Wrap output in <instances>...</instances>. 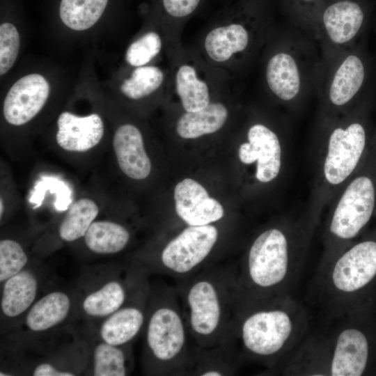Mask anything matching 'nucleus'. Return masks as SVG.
Instances as JSON below:
<instances>
[{"label":"nucleus","instance_id":"nucleus-26","mask_svg":"<svg viewBox=\"0 0 376 376\" xmlns=\"http://www.w3.org/2000/svg\"><path fill=\"white\" fill-rule=\"evenodd\" d=\"M365 68L356 55L348 56L336 72L329 89V99L336 106L350 102L361 88Z\"/></svg>","mask_w":376,"mask_h":376},{"label":"nucleus","instance_id":"nucleus-20","mask_svg":"<svg viewBox=\"0 0 376 376\" xmlns=\"http://www.w3.org/2000/svg\"><path fill=\"white\" fill-rule=\"evenodd\" d=\"M242 361L235 341L229 336L216 345H196L191 349L187 375H235Z\"/></svg>","mask_w":376,"mask_h":376},{"label":"nucleus","instance_id":"nucleus-3","mask_svg":"<svg viewBox=\"0 0 376 376\" xmlns=\"http://www.w3.org/2000/svg\"><path fill=\"white\" fill-rule=\"evenodd\" d=\"M178 281L175 289L196 345H216L229 336L237 301L235 266L212 265Z\"/></svg>","mask_w":376,"mask_h":376},{"label":"nucleus","instance_id":"nucleus-15","mask_svg":"<svg viewBox=\"0 0 376 376\" xmlns=\"http://www.w3.org/2000/svg\"><path fill=\"white\" fill-rule=\"evenodd\" d=\"M248 141L239 148L240 161L256 165V178L261 182L275 179L281 167V147L277 135L262 124L252 125L247 134Z\"/></svg>","mask_w":376,"mask_h":376},{"label":"nucleus","instance_id":"nucleus-23","mask_svg":"<svg viewBox=\"0 0 376 376\" xmlns=\"http://www.w3.org/2000/svg\"><path fill=\"white\" fill-rule=\"evenodd\" d=\"M266 79L270 90L280 99L295 98L300 89V76L294 58L287 53H278L269 60Z\"/></svg>","mask_w":376,"mask_h":376},{"label":"nucleus","instance_id":"nucleus-10","mask_svg":"<svg viewBox=\"0 0 376 376\" xmlns=\"http://www.w3.org/2000/svg\"><path fill=\"white\" fill-rule=\"evenodd\" d=\"M75 315L74 295L63 290H52L36 300L13 327L12 341L17 345L53 334Z\"/></svg>","mask_w":376,"mask_h":376},{"label":"nucleus","instance_id":"nucleus-22","mask_svg":"<svg viewBox=\"0 0 376 376\" xmlns=\"http://www.w3.org/2000/svg\"><path fill=\"white\" fill-rule=\"evenodd\" d=\"M132 234L119 221L110 219H97L82 238L86 249L98 256H111L120 253L130 244Z\"/></svg>","mask_w":376,"mask_h":376},{"label":"nucleus","instance_id":"nucleus-16","mask_svg":"<svg viewBox=\"0 0 376 376\" xmlns=\"http://www.w3.org/2000/svg\"><path fill=\"white\" fill-rule=\"evenodd\" d=\"M174 199L176 213L187 226L212 224L221 219L224 214L222 205L191 178L178 183Z\"/></svg>","mask_w":376,"mask_h":376},{"label":"nucleus","instance_id":"nucleus-30","mask_svg":"<svg viewBox=\"0 0 376 376\" xmlns=\"http://www.w3.org/2000/svg\"><path fill=\"white\" fill-rule=\"evenodd\" d=\"M29 265V256L23 245L15 239L0 240V282L19 273Z\"/></svg>","mask_w":376,"mask_h":376},{"label":"nucleus","instance_id":"nucleus-17","mask_svg":"<svg viewBox=\"0 0 376 376\" xmlns=\"http://www.w3.org/2000/svg\"><path fill=\"white\" fill-rule=\"evenodd\" d=\"M87 331L89 336L83 338L86 349L84 373L93 376L130 375L134 368L132 344L111 345L99 338L88 329Z\"/></svg>","mask_w":376,"mask_h":376},{"label":"nucleus","instance_id":"nucleus-33","mask_svg":"<svg viewBox=\"0 0 376 376\" xmlns=\"http://www.w3.org/2000/svg\"><path fill=\"white\" fill-rule=\"evenodd\" d=\"M201 0H162L165 11L177 18L185 17L193 13Z\"/></svg>","mask_w":376,"mask_h":376},{"label":"nucleus","instance_id":"nucleus-5","mask_svg":"<svg viewBox=\"0 0 376 376\" xmlns=\"http://www.w3.org/2000/svg\"><path fill=\"white\" fill-rule=\"evenodd\" d=\"M375 279L376 240H363L321 260L310 296L330 321L357 310L359 297Z\"/></svg>","mask_w":376,"mask_h":376},{"label":"nucleus","instance_id":"nucleus-13","mask_svg":"<svg viewBox=\"0 0 376 376\" xmlns=\"http://www.w3.org/2000/svg\"><path fill=\"white\" fill-rule=\"evenodd\" d=\"M56 144L70 155H85L97 148L105 132L103 118L97 113L79 116L70 111H62L56 120Z\"/></svg>","mask_w":376,"mask_h":376},{"label":"nucleus","instance_id":"nucleus-24","mask_svg":"<svg viewBox=\"0 0 376 376\" xmlns=\"http://www.w3.org/2000/svg\"><path fill=\"white\" fill-rule=\"evenodd\" d=\"M249 41L246 29L240 24L233 23L216 27L210 31L205 37L204 45L212 60L222 63L234 54L244 50Z\"/></svg>","mask_w":376,"mask_h":376},{"label":"nucleus","instance_id":"nucleus-31","mask_svg":"<svg viewBox=\"0 0 376 376\" xmlns=\"http://www.w3.org/2000/svg\"><path fill=\"white\" fill-rule=\"evenodd\" d=\"M161 48L160 36L154 31L147 32L130 44L125 58L131 66H143L159 53Z\"/></svg>","mask_w":376,"mask_h":376},{"label":"nucleus","instance_id":"nucleus-8","mask_svg":"<svg viewBox=\"0 0 376 376\" xmlns=\"http://www.w3.org/2000/svg\"><path fill=\"white\" fill-rule=\"evenodd\" d=\"M375 205V188L367 175L354 178L340 196L328 222L327 249L322 260L327 259L347 246L369 222Z\"/></svg>","mask_w":376,"mask_h":376},{"label":"nucleus","instance_id":"nucleus-11","mask_svg":"<svg viewBox=\"0 0 376 376\" xmlns=\"http://www.w3.org/2000/svg\"><path fill=\"white\" fill-rule=\"evenodd\" d=\"M366 139L363 125L357 122L331 132L323 162V175L327 183L340 185L353 173L364 152Z\"/></svg>","mask_w":376,"mask_h":376},{"label":"nucleus","instance_id":"nucleus-12","mask_svg":"<svg viewBox=\"0 0 376 376\" xmlns=\"http://www.w3.org/2000/svg\"><path fill=\"white\" fill-rule=\"evenodd\" d=\"M50 94L48 80L38 73L22 77L10 88L3 102V117L10 126L22 127L33 120Z\"/></svg>","mask_w":376,"mask_h":376},{"label":"nucleus","instance_id":"nucleus-14","mask_svg":"<svg viewBox=\"0 0 376 376\" xmlns=\"http://www.w3.org/2000/svg\"><path fill=\"white\" fill-rule=\"evenodd\" d=\"M100 212V205L93 198L77 199L56 226L38 240L33 252L38 256H47L65 244L82 240Z\"/></svg>","mask_w":376,"mask_h":376},{"label":"nucleus","instance_id":"nucleus-27","mask_svg":"<svg viewBox=\"0 0 376 376\" xmlns=\"http://www.w3.org/2000/svg\"><path fill=\"white\" fill-rule=\"evenodd\" d=\"M107 3L108 0H61L59 16L70 29L85 31L100 19Z\"/></svg>","mask_w":376,"mask_h":376},{"label":"nucleus","instance_id":"nucleus-19","mask_svg":"<svg viewBox=\"0 0 376 376\" xmlns=\"http://www.w3.org/2000/svg\"><path fill=\"white\" fill-rule=\"evenodd\" d=\"M112 148L118 166L124 175L135 180L149 176L151 162L137 127L130 123L119 125L113 135Z\"/></svg>","mask_w":376,"mask_h":376},{"label":"nucleus","instance_id":"nucleus-18","mask_svg":"<svg viewBox=\"0 0 376 376\" xmlns=\"http://www.w3.org/2000/svg\"><path fill=\"white\" fill-rule=\"evenodd\" d=\"M1 284V320L13 327L36 300L40 285L38 272L29 265Z\"/></svg>","mask_w":376,"mask_h":376},{"label":"nucleus","instance_id":"nucleus-7","mask_svg":"<svg viewBox=\"0 0 376 376\" xmlns=\"http://www.w3.org/2000/svg\"><path fill=\"white\" fill-rule=\"evenodd\" d=\"M139 271L132 263L99 266L84 273L74 295L77 318L93 324L114 313L127 301Z\"/></svg>","mask_w":376,"mask_h":376},{"label":"nucleus","instance_id":"nucleus-9","mask_svg":"<svg viewBox=\"0 0 376 376\" xmlns=\"http://www.w3.org/2000/svg\"><path fill=\"white\" fill-rule=\"evenodd\" d=\"M149 274L143 269L125 304L102 320L87 324L88 329L101 340L114 345H127L142 334L147 316L151 284Z\"/></svg>","mask_w":376,"mask_h":376},{"label":"nucleus","instance_id":"nucleus-34","mask_svg":"<svg viewBox=\"0 0 376 376\" xmlns=\"http://www.w3.org/2000/svg\"><path fill=\"white\" fill-rule=\"evenodd\" d=\"M303 1H313V0H303Z\"/></svg>","mask_w":376,"mask_h":376},{"label":"nucleus","instance_id":"nucleus-32","mask_svg":"<svg viewBox=\"0 0 376 376\" xmlns=\"http://www.w3.org/2000/svg\"><path fill=\"white\" fill-rule=\"evenodd\" d=\"M19 33L10 22L0 25V75H6L13 66L19 54Z\"/></svg>","mask_w":376,"mask_h":376},{"label":"nucleus","instance_id":"nucleus-25","mask_svg":"<svg viewBox=\"0 0 376 376\" xmlns=\"http://www.w3.org/2000/svg\"><path fill=\"white\" fill-rule=\"evenodd\" d=\"M228 117L226 107L221 103H209L204 108L186 112L178 120L176 131L183 139H196L219 130Z\"/></svg>","mask_w":376,"mask_h":376},{"label":"nucleus","instance_id":"nucleus-4","mask_svg":"<svg viewBox=\"0 0 376 376\" xmlns=\"http://www.w3.org/2000/svg\"><path fill=\"white\" fill-rule=\"evenodd\" d=\"M143 370L149 375H187L190 336L175 287L151 285L143 331Z\"/></svg>","mask_w":376,"mask_h":376},{"label":"nucleus","instance_id":"nucleus-28","mask_svg":"<svg viewBox=\"0 0 376 376\" xmlns=\"http://www.w3.org/2000/svg\"><path fill=\"white\" fill-rule=\"evenodd\" d=\"M175 87L183 108L187 112L200 110L210 103L207 85L198 78L195 69L181 65L175 75Z\"/></svg>","mask_w":376,"mask_h":376},{"label":"nucleus","instance_id":"nucleus-29","mask_svg":"<svg viewBox=\"0 0 376 376\" xmlns=\"http://www.w3.org/2000/svg\"><path fill=\"white\" fill-rule=\"evenodd\" d=\"M164 80V73L157 66L136 67L130 77L120 86V92L127 98L139 100L157 91Z\"/></svg>","mask_w":376,"mask_h":376},{"label":"nucleus","instance_id":"nucleus-1","mask_svg":"<svg viewBox=\"0 0 376 376\" xmlns=\"http://www.w3.org/2000/svg\"><path fill=\"white\" fill-rule=\"evenodd\" d=\"M310 317L292 295L253 298L237 291L230 336L242 360L276 370L304 339Z\"/></svg>","mask_w":376,"mask_h":376},{"label":"nucleus","instance_id":"nucleus-21","mask_svg":"<svg viewBox=\"0 0 376 376\" xmlns=\"http://www.w3.org/2000/svg\"><path fill=\"white\" fill-rule=\"evenodd\" d=\"M365 13L361 5L352 1H338L328 6L322 21L330 39L343 44L351 40L362 27Z\"/></svg>","mask_w":376,"mask_h":376},{"label":"nucleus","instance_id":"nucleus-6","mask_svg":"<svg viewBox=\"0 0 376 376\" xmlns=\"http://www.w3.org/2000/svg\"><path fill=\"white\" fill-rule=\"evenodd\" d=\"M219 239V231L214 225L188 226L157 253L139 256L132 264L149 275L184 279L212 266V256Z\"/></svg>","mask_w":376,"mask_h":376},{"label":"nucleus","instance_id":"nucleus-2","mask_svg":"<svg viewBox=\"0 0 376 376\" xmlns=\"http://www.w3.org/2000/svg\"><path fill=\"white\" fill-rule=\"evenodd\" d=\"M297 226H274L260 232L235 266L237 290L253 298L292 295L305 254Z\"/></svg>","mask_w":376,"mask_h":376}]
</instances>
